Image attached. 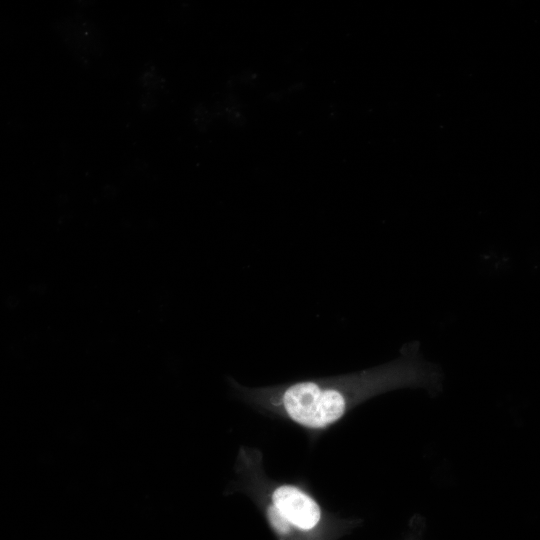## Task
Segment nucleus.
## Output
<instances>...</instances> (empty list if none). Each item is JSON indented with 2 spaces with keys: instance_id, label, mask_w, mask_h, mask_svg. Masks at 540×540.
I'll list each match as a JSON object with an SVG mask.
<instances>
[{
  "instance_id": "obj_1",
  "label": "nucleus",
  "mask_w": 540,
  "mask_h": 540,
  "mask_svg": "<svg viewBox=\"0 0 540 540\" xmlns=\"http://www.w3.org/2000/svg\"><path fill=\"white\" fill-rule=\"evenodd\" d=\"M437 372L408 349L400 358L361 371L263 387L230 378L235 396L268 416L290 422L316 437L354 408L380 394L405 387H433Z\"/></svg>"
},
{
  "instance_id": "obj_2",
  "label": "nucleus",
  "mask_w": 540,
  "mask_h": 540,
  "mask_svg": "<svg viewBox=\"0 0 540 540\" xmlns=\"http://www.w3.org/2000/svg\"><path fill=\"white\" fill-rule=\"evenodd\" d=\"M234 473L230 492L243 493L256 506L270 508L300 540H332L357 523L336 518L301 481L271 478L266 473L264 457L258 448H239Z\"/></svg>"
},
{
  "instance_id": "obj_3",
  "label": "nucleus",
  "mask_w": 540,
  "mask_h": 540,
  "mask_svg": "<svg viewBox=\"0 0 540 540\" xmlns=\"http://www.w3.org/2000/svg\"><path fill=\"white\" fill-rule=\"evenodd\" d=\"M405 540H418L417 534H412L408 538H406Z\"/></svg>"
}]
</instances>
